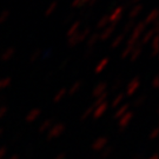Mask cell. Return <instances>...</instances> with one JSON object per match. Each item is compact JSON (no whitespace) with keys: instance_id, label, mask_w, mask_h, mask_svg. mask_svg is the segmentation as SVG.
Listing matches in <instances>:
<instances>
[{"instance_id":"obj_1","label":"cell","mask_w":159,"mask_h":159,"mask_svg":"<svg viewBox=\"0 0 159 159\" xmlns=\"http://www.w3.org/2000/svg\"><path fill=\"white\" fill-rule=\"evenodd\" d=\"M145 30H146V25L143 23V21L136 24V26L133 27L132 32H131V35L130 38H129V40H127V43H126V45L134 46L137 43H139V39H140L142 34L145 32Z\"/></svg>"},{"instance_id":"obj_2","label":"cell","mask_w":159,"mask_h":159,"mask_svg":"<svg viewBox=\"0 0 159 159\" xmlns=\"http://www.w3.org/2000/svg\"><path fill=\"white\" fill-rule=\"evenodd\" d=\"M90 33H91V29L90 27H85V29L80 30L78 33H75L74 35L67 38V44L70 46H72V47L79 45L80 43H83L90 35Z\"/></svg>"},{"instance_id":"obj_3","label":"cell","mask_w":159,"mask_h":159,"mask_svg":"<svg viewBox=\"0 0 159 159\" xmlns=\"http://www.w3.org/2000/svg\"><path fill=\"white\" fill-rule=\"evenodd\" d=\"M158 31H159V25H158V21H157V23H154V26L152 27V29H150L148 31H146V32L144 33V35H143L142 38H140V39H142L140 44H142V45L144 46L145 44L150 43L151 40L153 39L154 35H157Z\"/></svg>"},{"instance_id":"obj_4","label":"cell","mask_w":159,"mask_h":159,"mask_svg":"<svg viewBox=\"0 0 159 159\" xmlns=\"http://www.w3.org/2000/svg\"><path fill=\"white\" fill-rule=\"evenodd\" d=\"M123 13H124V7H117L114 11H112V13L108 16V23L111 24H116L119 21L121 17H123Z\"/></svg>"},{"instance_id":"obj_5","label":"cell","mask_w":159,"mask_h":159,"mask_svg":"<svg viewBox=\"0 0 159 159\" xmlns=\"http://www.w3.org/2000/svg\"><path fill=\"white\" fill-rule=\"evenodd\" d=\"M117 25L116 24H111L110 26H106L105 29L102 31V33H99V40L100 41H105V40L110 39V37L113 34V32L116 31Z\"/></svg>"},{"instance_id":"obj_6","label":"cell","mask_w":159,"mask_h":159,"mask_svg":"<svg viewBox=\"0 0 159 159\" xmlns=\"http://www.w3.org/2000/svg\"><path fill=\"white\" fill-rule=\"evenodd\" d=\"M158 16H159V12L157 8H154V10H152V11L150 12L148 14V17L145 18V20L143 21V23L145 24L146 26L148 25H150V24H154L158 21Z\"/></svg>"},{"instance_id":"obj_7","label":"cell","mask_w":159,"mask_h":159,"mask_svg":"<svg viewBox=\"0 0 159 159\" xmlns=\"http://www.w3.org/2000/svg\"><path fill=\"white\" fill-rule=\"evenodd\" d=\"M142 53H143V45L140 43H137L136 45L133 46V50H132L129 58L131 59V61H136L137 59L140 57Z\"/></svg>"},{"instance_id":"obj_8","label":"cell","mask_w":159,"mask_h":159,"mask_svg":"<svg viewBox=\"0 0 159 159\" xmlns=\"http://www.w3.org/2000/svg\"><path fill=\"white\" fill-rule=\"evenodd\" d=\"M80 26H81V21H80V20L74 21V23L70 26V29H68L67 32H66V37L70 38V37L74 35L75 33H78V32H79V30H80Z\"/></svg>"},{"instance_id":"obj_9","label":"cell","mask_w":159,"mask_h":159,"mask_svg":"<svg viewBox=\"0 0 159 159\" xmlns=\"http://www.w3.org/2000/svg\"><path fill=\"white\" fill-rule=\"evenodd\" d=\"M143 8H144V6L142 5V4H137V5H134L132 8H131L130 11V14H129V17H130V20H134L140 13H142Z\"/></svg>"},{"instance_id":"obj_10","label":"cell","mask_w":159,"mask_h":159,"mask_svg":"<svg viewBox=\"0 0 159 159\" xmlns=\"http://www.w3.org/2000/svg\"><path fill=\"white\" fill-rule=\"evenodd\" d=\"M14 53H16L14 47H8V48H6L5 51H4V53L1 54V60H2V61H8L11 58H13Z\"/></svg>"},{"instance_id":"obj_11","label":"cell","mask_w":159,"mask_h":159,"mask_svg":"<svg viewBox=\"0 0 159 159\" xmlns=\"http://www.w3.org/2000/svg\"><path fill=\"white\" fill-rule=\"evenodd\" d=\"M124 39H125V34H119V35H117V37L112 40V43H111V48H112V50L118 48V47L123 44Z\"/></svg>"},{"instance_id":"obj_12","label":"cell","mask_w":159,"mask_h":159,"mask_svg":"<svg viewBox=\"0 0 159 159\" xmlns=\"http://www.w3.org/2000/svg\"><path fill=\"white\" fill-rule=\"evenodd\" d=\"M158 41H159V37L158 34L154 35L153 39L151 40V50H152V57H157L158 56Z\"/></svg>"},{"instance_id":"obj_13","label":"cell","mask_w":159,"mask_h":159,"mask_svg":"<svg viewBox=\"0 0 159 159\" xmlns=\"http://www.w3.org/2000/svg\"><path fill=\"white\" fill-rule=\"evenodd\" d=\"M99 41V32H94L90 35V39L87 41V48H93V46Z\"/></svg>"},{"instance_id":"obj_14","label":"cell","mask_w":159,"mask_h":159,"mask_svg":"<svg viewBox=\"0 0 159 159\" xmlns=\"http://www.w3.org/2000/svg\"><path fill=\"white\" fill-rule=\"evenodd\" d=\"M138 87H139V79H138V78H134V79L130 83L129 87H127V93H129V94L134 93Z\"/></svg>"},{"instance_id":"obj_15","label":"cell","mask_w":159,"mask_h":159,"mask_svg":"<svg viewBox=\"0 0 159 159\" xmlns=\"http://www.w3.org/2000/svg\"><path fill=\"white\" fill-rule=\"evenodd\" d=\"M108 24V16H104L102 18H100L97 23V29L98 30H104Z\"/></svg>"},{"instance_id":"obj_16","label":"cell","mask_w":159,"mask_h":159,"mask_svg":"<svg viewBox=\"0 0 159 159\" xmlns=\"http://www.w3.org/2000/svg\"><path fill=\"white\" fill-rule=\"evenodd\" d=\"M108 58H104L102 61H99V64L97 65V67H96V72L97 73H99V72H102L104 68L107 66V64H108Z\"/></svg>"},{"instance_id":"obj_17","label":"cell","mask_w":159,"mask_h":159,"mask_svg":"<svg viewBox=\"0 0 159 159\" xmlns=\"http://www.w3.org/2000/svg\"><path fill=\"white\" fill-rule=\"evenodd\" d=\"M57 7H58V1H53L51 5L47 7V10L45 11V16L46 17H48V16H51L53 12L57 10Z\"/></svg>"},{"instance_id":"obj_18","label":"cell","mask_w":159,"mask_h":159,"mask_svg":"<svg viewBox=\"0 0 159 159\" xmlns=\"http://www.w3.org/2000/svg\"><path fill=\"white\" fill-rule=\"evenodd\" d=\"M132 50H133V46H127L126 45V47L123 50V52H121V54H120V57H121V59H125V58H129L131 54V52H132Z\"/></svg>"},{"instance_id":"obj_19","label":"cell","mask_w":159,"mask_h":159,"mask_svg":"<svg viewBox=\"0 0 159 159\" xmlns=\"http://www.w3.org/2000/svg\"><path fill=\"white\" fill-rule=\"evenodd\" d=\"M136 26V23H134V20H129L127 23H126V25L124 26V33L123 34H126L129 33L130 31H132L133 30V27Z\"/></svg>"},{"instance_id":"obj_20","label":"cell","mask_w":159,"mask_h":159,"mask_svg":"<svg viewBox=\"0 0 159 159\" xmlns=\"http://www.w3.org/2000/svg\"><path fill=\"white\" fill-rule=\"evenodd\" d=\"M10 17V10H4V11L0 13V24L5 23L6 20Z\"/></svg>"},{"instance_id":"obj_21","label":"cell","mask_w":159,"mask_h":159,"mask_svg":"<svg viewBox=\"0 0 159 159\" xmlns=\"http://www.w3.org/2000/svg\"><path fill=\"white\" fill-rule=\"evenodd\" d=\"M41 53H43L41 50H37V51H34L33 53L31 54V57H30V61H31V63H34V61H35V60L41 56Z\"/></svg>"},{"instance_id":"obj_22","label":"cell","mask_w":159,"mask_h":159,"mask_svg":"<svg viewBox=\"0 0 159 159\" xmlns=\"http://www.w3.org/2000/svg\"><path fill=\"white\" fill-rule=\"evenodd\" d=\"M85 4H87V0H73L72 1V7H81Z\"/></svg>"},{"instance_id":"obj_23","label":"cell","mask_w":159,"mask_h":159,"mask_svg":"<svg viewBox=\"0 0 159 159\" xmlns=\"http://www.w3.org/2000/svg\"><path fill=\"white\" fill-rule=\"evenodd\" d=\"M105 87H106V84H104V83H102V84H99V85L96 87V90L93 91V93H94L96 96H98L100 92H102L104 90H105Z\"/></svg>"},{"instance_id":"obj_24","label":"cell","mask_w":159,"mask_h":159,"mask_svg":"<svg viewBox=\"0 0 159 159\" xmlns=\"http://www.w3.org/2000/svg\"><path fill=\"white\" fill-rule=\"evenodd\" d=\"M10 83H11V80L8 79V78H5V79L0 80V89L1 87H6V86L10 85Z\"/></svg>"},{"instance_id":"obj_25","label":"cell","mask_w":159,"mask_h":159,"mask_svg":"<svg viewBox=\"0 0 159 159\" xmlns=\"http://www.w3.org/2000/svg\"><path fill=\"white\" fill-rule=\"evenodd\" d=\"M80 87V83H75L73 86H72V89H71V93H73V92H75Z\"/></svg>"},{"instance_id":"obj_26","label":"cell","mask_w":159,"mask_h":159,"mask_svg":"<svg viewBox=\"0 0 159 159\" xmlns=\"http://www.w3.org/2000/svg\"><path fill=\"white\" fill-rule=\"evenodd\" d=\"M73 18H74V14H73V13H71V14H70L68 17L65 18V23L68 24L70 21H71V20H72V19H73Z\"/></svg>"},{"instance_id":"obj_27","label":"cell","mask_w":159,"mask_h":159,"mask_svg":"<svg viewBox=\"0 0 159 159\" xmlns=\"http://www.w3.org/2000/svg\"><path fill=\"white\" fill-rule=\"evenodd\" d=\"M64 94H65V90H61V91L58 93V96L56 97V100H59V99H60V98H61Z\"/></svg>"},{"instance_id":"obj_28","label":"cell","mask_w":159,"mask_h":159,"mask_svg":"<svg viewBox=\"0 0 159 159\" xmlns=\"http://www.w3.org/2000/svg\"><path fill=\"white\" fill-rule=\"evenodd\" d=\"M158 80H159L158 75H157V77H154V79H153V86L154 87H157V86H158Z\"/></svg>"},{"instance_id":"obj_29","label":"cell","mask_w":159,"mask_h":159,"mask_svg":"<svg viewBox=\"0 0 159 159\" xmlns=\"http://www.w3.org/2000/svg\"><path fill=\"white\" fill-rule=\"evenodd\" d=\"M50 54H51V51H47V52H45V53H44V54H43V58H47V57H48V56H50Z\"/></svg>"},{"instance_id":"obj_30","label":"cell","mask_w":159,"mask_h":159,"mask_svg":"<svg viewBox=\"0 0 159 159\" xmlns=\"http://www.w3.org/2000/svg\"><path fill=\"white\" fill-rule=\"evenodd\" d=\"M138 1H140V0H130V5L131 4H136V2H138Z\"/></svg>"},{"instance_id":"obj_31","label":"cell","mask_w":159,"mask_h":159,"mask_svg":"<svg viewBox=\"0 0 159 159\" xmlns=\"http://www.w3.org/2000/svg\"><path fill=\"white\" fill-rule=\"evenodd\" d=\"M120 1H125V0H120Z\"/></svg>"}]
</instances>
